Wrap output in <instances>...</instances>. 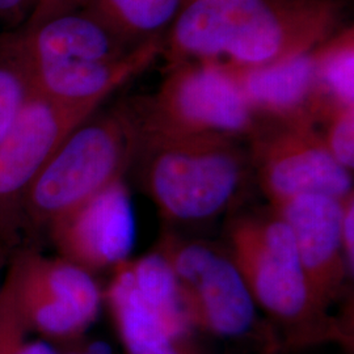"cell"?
<instances>
[{
    "mask_svg": "<svg viewBox=\"0 0 354 354\" xmlns=\"http://www.w3.org/2000/svg\"><path fill=\"white\" fill-rule=\"evenodd\" d=\"M269 354H282V353H269Z\"/></svg>",
    "mask_w": 354,
    "mask_h": 354,
    "instance_id": "28",
    "label": "cell"
},
{
    "mask_svg": "<svg viewBox=\"0 0 354 354\" xmlns=\"http://www.w3.org/2000/svg\"><path fill=\"white\" fill-rule=\"evenodd\" d=\"M190 0H91L86 11L131 45L165 39Z\"/></svg>",
    "mask_w": 354,
    "mask_h": 354,
    "instance_id": "16",
    "label": "cell"
},
{
    "mask_svg": "<svg viewBox=\"0 0 354 354\" xmlns=\"http://www.w3.org/2000/svg\"><path fill=\"white\" fill-rule=\"evenodd\" d=\"M91 0H33L24 28H35L45 21L88 8Z\"/></svg>",
    "mask_w": 354,
    "mask_h": 354,
    "instance_id": "22",
    "label": "cell"
},
{
    "mask_svg": "<svg viewBox=\"0 0 354 354\" xmlns=\"http://www.w3.org/2000/svg\"><path fill=\"white\" fill-rule=\"evenodd\" d=\"M171 268L192 328L219 339L252 337L264 353H279L227 250L163 231L155 248Z\"/></svg>",
    "mask_w": 354,
    "mask_h": 354,
    "instance_id": "5",
    "label": "cell"
},
{
    "mask_svg": "<svg viewBox=\"0 0 354 354\" xmlns=\"http://www.w3.org/2000/svg\"><path fill=\"white\" fill-rule=\"evenodd\" d=\"M342 29L339 0H190L167 32L168 68L276 64L313 50Z\"/></svg>",
    "mask_w": 354,
    "mask_h": 354,
    "instance_id": "1",
    "label": "cell"
},
{
    "mask_svg": "<svg viewBox=\"0 0 354 354\" xmlns=\"http://www.w3.org/2000/svg\"><path fill=\"white\" fill-rule=\"evenodd\" d=\"M33 0H0V20L13 21L29 15Z\"/></svg>",
    "mask_w": 354,
    "mask_h": 354,
    "instance_id": "24",
    "label": "cell"
},
{
    "mask_svg": "<svg viewBox=\"0 0 354 354\" xmlns=\"http://www.w3.org/2000/svg\"><path fill=\"white\" fill-rule=\"evenodd\" d=\"M270 209L290 228L311 291L329 310L342 297L349 277H353L342 248V198L310 193Z\"/></svg>",
    "mask_w": 354,
    "mask_h": 354,
    "instance_id": "11",
    "label": "cell"
},
{
    "mask_svg": "<svg viewBox=\"0 0 354 354\" xmlns=\"http://www.w3.org/2000/svg\"><path fill=\"white\" fill-rule=\"evenodd\" d=\"M248 143L252 172L270 206L301 194L344 198L353 192L352 172L336 162L315 125L260 122Z\"/></svg>",
    "mask_w": 354,
    "mask_h": 354,
    "instance_id": "9",
    "label": "cell"
},
{
    "mask_svg": "<svg viewBox=\"0 0 354 354\" xmlns=\"http://www.w3.org/2000/svg\"><path fill=\"white\" fill-rule=\"evenodd\" d=\"M140 125L133 104L91 115L41 169L21 205V227H46L122 178L137 156Z\"/></svg>",
    "mask_w": 354,
    "mask_h": 354,
    "instance_id": "4",
    "label": "cell"
},
{
    "mask_svg": "<svg viewBox=\"0 0 354 354\" xmlns=\"http://www.w3.org/2000/svg\"><path fill=\"white\" fill-rule=\"evenodd\" d=\"M140 45L120 37L88 11L45 21L0 42V54L26 68L61 62H104L125 58Z\"/></svg>",
    "mask_w": 354,
    "mask_h": 354,
    "instance_id": "13",
    "label": "cell"
},
{
    "mask_svg": "<svg viewBox=\"0 0 354 354\" xmlns=\"http://www.w3.org/2000/svg\"><path fill=\"white\" fill-rule=\"evenodd\" d=\"M159 91L134 102L142 134H221L248 140L260 127L227 66L184 62Z\"/></svg>",
    "mask_w": 354,
    "mask_h": 354,
    "instance_id": "6",
    "label": "cell"
},
{
    "mask_svg": "<svg viewBox=\"0 0 354 354\" xmlns=\"http://www.w3.org/2000/svg\"><path fill=\"white\" fill-rule=\"evenodd\" d=\"M317 129L336 162L353 172L354 106L333 108Z\"/></svg>",
    "mask_w": 354,
    "mask_h": 354,
    "instance_id": "20",
    "label": "cell"
},
{
    "mask_svg": "<svg viewBox=\"0 0 354 354\" xmlns=\"http://www.w3.org/2000/svg\"><path fill=\"white\" fill-rule=\"evenodd\" d=\"M140 158L142 185L169 223H201L223 214L253 174L243 140L221 134L140 133Z\"/></svg>",
    "mask_w": 354,
    "mask_h": 354,
    "instance_id": "3",
    "label": "cell"
},
{
    "mask_svg": "<svg viewBox=\"0 0 354 354\" xmlns=\"http://www.w3.org/2000/svg\"><path fill=\"white\" fill-rule=\"evenodd\" d=\"M227 243L253 302L268 317L279 353L324 344L352 346L348 323L317 302L290 228L272 209L235 216Z\"/></svg>",
    "mask_w": 354,
    "mask_h": 354,
    "instance_id": "2",
    "label": "cell"
},
{
    "mask_svg": "<svg viewBox=\"0 0 354 354\" xmlns=\"http://www.w3.org/2000/svg\"><path fill=\"white\" fill-rule=\"evenodd\" d=\"M29 96L26 76L0 54V143L13 127Z\"/></svg>",
    "mask_w": 354,
    "mask_h": 354,
    "instance_id": "21",
    "label": "cell"
},
{
    "mask_svg": "<svg viewBox=\"0 0 354 354\" xmlns=\"http://www.w3.org/2000/svg\"><path fill=\"white\" fill-rule=\"evenodd\" d=\"M127 266L140 299L165 326L196 333L185 315L176 279L159 253L153 250L137 260H127Z\"/></svg>",
    "mask_w": 354,
    "mask_h": 354,
    "instance_id": "17",
    "label": "cell"
},
{
    "mask_svg": "<svg viewBox=\"0 0 354 354\" xmlns=\"http://www.w3.org/2000/svg\"><path fill=\"white\" fill-rule=\"evenodd\" d=\"M24 323L10 295L0 290V354H59L46 340H28Z\"/></svg>",
    "mask_w": 354,
    "mask_h": 354,
    "instance_id": "19",
    "label": "cell"
},
{
    "mask_svg": "<svg viewBox=\"0 0 354 354\" xmlns=\"http://www.w3.org/2000/svg\"><path fill=\"white\" fill-rule=\"evenodd\" d=\"M48 230L59 257L92 274L127 263L137 225L124 177L54 221Z\"/></svg>",
    "mask_w": 354,
    "mask_h": 354,
    "instance_id": "10",
    "label": "cell"
},
{
    "mask_svg": "<svg viewBox=\"0 0 354 354\" xmlns=\"http://www.w3.org/2000/svg\"><path fill=\"white\" fill-rule=\"evenodd\" d=\"M342 241L349 273L354 269V192L342 198Z\"/></svg>",
    "mask_w": 354,
    "mask_h": 354,
    "instance_id": "23",
    "label": "cell"
},
{
    "mask_svg": "<svg viewBox=\"0 0 354 354\" xmlns=\"http://www.w3.org/2000/svg\"><path fill=\"white\" fill-rule=\"evenodd\" d=\"M7 264L1 288L26 330L64 345L82 340L102 308V292L93 274L32 247L10 254Z\"/></svg>",
    "mask_w": 354,
    "mask_h": 354,
    "instance_id": "7",
    "label": "cell"
},
{
    "mask_svg": "<svg viewBox=\"0 0 354 354\" xmlns=\"http://www.w3.org/2000/svg\"><path fill=\"white\" fill-rule=\"evenodd\" d=\"M163 41L146 42L115 61L36 64L19 70L26 76L30 93L64 104L100 106L163 53Z\"/></svg>",
    "mask_w": 354,
    "mask_h": 354,
    "instance_id": "14",
    "label": "cell"
},
{
    "mask_svg": "<svg viewBox=\"0 0 354 354\" xmlns=\"http://www.w3.org/2000/svg\"><path fill=\"white\" fill-rule=\"evenodd\" d=\"M0 244H4V243H1V241H0ZM4 245H7V244H4ZM7 247H8V245H7Z\"/></svg>",
    "mask_w": 354,
    "mask_h": 354,
    "instance_id": "27",
    "label": "cell"
},
{
    "mask_svg": "<svg viewBox=\"0 0 354 354\" xmlns=\"http://www.w3.org/2000/svg\"><path fill=\"white\" fill-rule=\"evenodd\" d=\"M317 83L332 108L354 106V32L344 28L314 49Z\"/></svg>",
    "mask_w": 354,
    "mask_h": 354,
    "instance_id": "18",
    "label": "cell"
},
{
    "mask_svg": "<svg viewBox=\"0 0 354 354\" xmlns=\"http://www.w3.org/2000/svg\"><path fill=\"white\" fill-rule=\"evenodd\" d=\"M67 348L59 354H104L100 349H95V346H89L83 342V339L79 342H71L66 345Z\"/></svg>",
    "mask_w": 354,
    "mask_h": 354,
    "instance_id": "25",
    "label": "cell"
},
{
    "mask_svg": "<svg viewBox=\"0 0 354 354\" xmlns=\"http://www.w3.org/2000/svg\"><path fill=\"white\" fill-rule=\"evenodd\" d=\"M11 248L4 245V244H0V290H1V282H3V269L6 264L8 263V259H10V254H11Z\"/></svg>",
    "mask_w": 354,
    "mask_h": 354,
    "instance_id": "26",
    "label": "cell"
},
{
    "mask_svg": "<svg viewBox=\"0 0 354 354\" xmlns=\"http://www.w3.org/2000/svg\"><path fill=\"white\" fill-rule=\"evenodd\" d=\"M99 106L64 104L30 93L0 143V241L12 248L21 230V205L41 169L66 138Z\"/></svg>",
    "mask_w": 354,
    "mask_h": 354,
    "instance_id": "8",
    "label": "cell"
},
{
    "mask_svg": "<svg viewBox=\"0 0 354 354\" xmlns=\"http://www.w3.org/2000/svg\"><path fill=\"white\" fill-rule=\"evenodd\" d=\"M118 342L125 354H203L196 333L169 328L143 304L127 270V263L113 269L102 292Z\"/></svg>",
    "mask_w": 354,
    "mask_h": 354,
    "instance_id": "15",
    "label": "cell"
},
{
    "mask_svg": "<svg viewBox=\"0 0 354 354\" xmlns=\"http://www.w3.org/2000/svg\"><path fill=\"white\" fill-rule=\"evenodd\" d=\"M227 67L260 122L319 127L333 109L317 83L314 49L276 64Z\"/></svg>",
    "mask_w": 354,
    "mask_h": 354,
    "instance_id": "12",
    "label": "cell"
}]
</instances>
